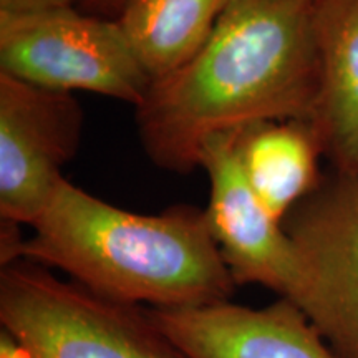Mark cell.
<instances>
[{
  "label": "cell",
  "instance_id": "cell-1",
  "mask_svg": "<svg viewBox=\"0 0 358 358\" xmlns=\"http://www.w3.org/2000/svg\"><path fill=\"white\" fill-rule=\"evenodd\" d=\"M315 0H232L187 64L155 80L136 123L156 166L199 168L214 134L266 122H312L319 96Z\"/></svg>",
  "mask_w": 358,
  "mask_h": 358
},
{
  "label": "cell",
  "instance_id": "cell-2",
  "mask_svg": "<svg viewBox=\"0 0 358 358\" xmlns=\"http://www.w3.org/2000/svg\"><path fill=\"white\" fill-rule=\"evenodd\" d=\"M32 231L17 261L60 268L111 301L182 308L231 301L236 292L204 209L194 206L138 214L64 179Z\"/></svg>",
  "mask_w": 358,
  "mask_h": 358
},
{
  "label": "cell",
  "instance_id": "cell-3",
  "mask_svg": "<svg viewBox=\"0 0 358 358\" xmlns=\"http://www.w3.org/2000/svg\"><path fill=\"white\" fill-rule=\"evenodd\" d=\"M0 324L32 358H186L148 307L111 301L25 259L2 266Z\"/></svg>",
  "mask_w": 358,
  "mask_h": 358
},
{
  "label": "cell",
  "instance_id": "cell-4",
  "mask_svg": "<svg viewBox=\"0 0 358 358\" xmlns=\"http://www.w3.org/2000/svg\"><path fill=\"white\" fill-rule=\"evenodd\" d=\"M0 73L55 92H92L134 108L153 83L116 19L78 7L0 13Z\"/></svg>",
  "mask_w": 358,
  "mask_h": 358
},
{
  "label": "cell",
  "instance_id": "cell-5",
  "mask_svg": "<svg viewBox=\"0 0 358 358\" xmlns=\"http://www.w3.org/2000/svg\"><path fill=\"white\" fill-rule=\"evenodd\" d=\"M282 222L307 277L299 308L340 358H358V173H335Z\"/></svg>",
  "mask_w": 358,
  "mask_h": 358
},
{
  "label": "cell",
  "instance_id": "cell-6",
  "mask_svg": "<svg viewBox=\"0 0 358 358\" xmlns=\"http://www.w3.org/2000/svg\"><path fill=\"white\" fill-rule=\"evenodd\" d=\"M83 113L71 93L0 73V216L32 227L77 153Z\"/></svg>",
  "mask_w": 358,
  "mask_h": 358
},
{
  "label": "cell",
  "instance_id": "cell-7",
  "mask_svg": "<svg viewBox=\"0 0 358 358\" xmlns=\"http://www.w3.org/2000/svg\"><path fill=\"white\" fill-rule=\"evenodd\" d=\"M237 133L214 134L201 150L199 166L211 182L204 209L209 229L236 285L259 284L299 307L306 271L284 222L250 189L237 156Z\"/></svg>",
  "mask_w": 358,
  "mask_h": 358
},
{
  "label": "cell",
  "instance_id": "cell-8",
  "mask_svg": "<svg viewBox=\"0 0 358 358\" xmlns=\"http://www.w3.org/2000/svg\"><path fill=\"white\" fill-rule=\"evenodd\" d=\"M151 320L186 358H340L287 299L262 308L231 301L150 308Z\"/></svg>",
  "mask_w": 358,
  "mask_h": 358
},
{
  "label": "cell",
  "instance_id": "cell-9",
  "mask_svg": "<svg viewBox=\"0 0 358 358\" xmlns=\"http://www.w3.org/2000/svg\"><path fill=\"white\" fill-rule=\"evenodd\" d=\"M319 96L312 127L335 173H358V0H315Z\"/></svg>",
  "mask_w": 358,
  "mask_h": 358
},
{
  "label": "cell",
  "instance_id": "cell-10",
  "mask_svg": "<svg viewBox=\"0 0 358 358\" xmlns=\"http://www.w3.org/2000/svg\"><path fill=\"white\" fill-rule=\"evenodd\" d=\"M237 156L250 189L280 221L322 185L324 146L310 122H266L239 129Z\"/></svg>",
  "mask_w": 358,
  "mask_h": 358
},
{
  "label": "cell",
  "instance_id": "cell-11",
  "mask_svg": "<svg viewBox=\"0 0 358 358\" xmlns=\"http://www.w3.org/2000/svg\"><path fill=\"white\" fill-rule=\"evenodd\" d=\"M232 0H127L116 17L151 80L198 53Z\"/></svg>",
  "mask_w": 358,
  "mask_h": 358
},
{
  "label": "cell",
  "instance_id": "cell-12",
  "mask_svg": "<svg viewBox=\"0 0 358 358\" xmlns=\"http://www.w3.org/2000/svg\"><path fill=\"white\" fill-rule=\"evenodd\" d=\"M78 7V0H0V13H40Z\"/></svg>",
  "mask_w": 358,
  "mask_h": 358
},
{
  "label": "cell",
  "instance_id": "cell-13",
  "mask_svg": "<svg viewBox=\"0 0 358 358\" xmlns=\"http://www.w3.org/2000/svg\"><path fill=\"white\" fill-rule=\"evenodd\" d=\"M127 0H78L80 10L92 13V15L105 17V19H116L122 12Z\"/></svg>",
  "mask_w": 358,
  "mask_h": 358
},
{
  "label": "cell",
  "instance_id": "cell-14",
  "mask_svg": "<svg viewBox=\"0 0 358 358\" xmlns=\"http://www.w3.org/2000/svg\"><path fill=\"white\" fill-rule=\"evenodd\" d=\"M0 358H32L29 352L7 332L0 334Z\"/></svg>",
  "mask_w": 358,
  "mask_h": 358
}]
</instances>
